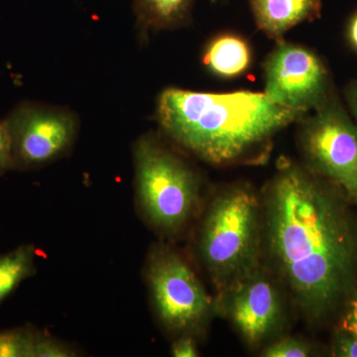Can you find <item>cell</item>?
Segmentation results:
<instances>
[{"instance_id": "cell-23", "label": "cell", "mask_w": 357, "mask_h": 357, "mask_svg": "<svg viewBox=\"0 0 357 357\" xmlns=\"http://www.w3.org/2000/svg\"><path fill=\"white\" fill-rule=\"evenodd\" d=\"M211 2H217L218 0H211Z\"/></svg>"}, {"instance_id": "cell-5", "label": "cell", "mask_w": 357, "mask_h": 357, "mask_svg": "<svg viewBox=\"0 0 357 357\" xmlns=\"http://www.w3.org/2000/svg\"><path fill=\"white\" fill-rule=\"evenodd\" d=\"M299 145L307 169L331 178L357 199V126L328 98L299 121Z\"/></svg>"}, {"instance_id": "cell-19", "label": "cell", "mask_w": 357, "mask_h": 357, "mask_svg": "<svg viewBox=\"0 0 357 357\" xmlns=\"http://www.w3.org/2000/svg\"><path fill=\"white\" fill-rule=\"evenodd\" d=\"M333 356L357 357V335L340 330L333 347Z\"/></svg>"}, {"instance_id": "cell-13", "label": "cell", "mask_w": 357, "mask_h": 357, "mask_svg": "<svg viewBox=\"0 0 357 357\" xmlns=\"http://www.w3.org/2000/svg\"><path fill=\"white\" fill-rule=\"evenodd\" d=\"M36 248L23 244L0 256V303L18 286L36 273Z\"/></svg>"}, {"instance_id": "cell-7", "label": "cell", "mask_w": 357, "mask_h": 357, "mask_svg": "<svg viewBox=\"0 0 357 357\" xmlns=\"http://www.w3.org/2000/svg\"><path fill=\"white\" fill-rule=\"evenodd\" d=\"M268 98L289 109L310 112L331 98L328 74L321 59L303 45L282 40L263 64Z\"/></svg>"}, {"instance_id": "cell-1", "label": "cell", "mask_w": 357, "mask_h": 357, "mask_svg": "<svg viewBox=\"0 0 357 357\" xmlns=\"http://www.w3.org/2000/svg\"><path fill=\"white\" fill-rule=\"evenodd\" d=\"M262 222L270 258L307 319L328 318L357 285V237L342 199L285 161L270 181Z\"/></svg>"}, {"instance_id": "cell-2", "label": "cell", "mask_w": 357, "mask_h": 357, "mask_svg": "<svg viewBox=\"0 0 357 357\" xmlns=\"http://www.w3.org/2000/svg\"><path fill=\"white\" fill-rule=\"evenodd\" d=\"M309 112L272 102L264 93H202L167 89L157 119L168 137L213 165L256 161L280 131Z\"/></svg>"}, {"instance_id": "cell-9", "label": "cell", "mask_w": 357, "mask_h": 357, "mask_svg": "<svg viewBox=\"0 0 357 357\" xmlns=\"http://www.w3.org/2000/svg\"><path fill=\"white\" fill-rule=\"evenodd\" d=\"M218 301L245 342L253 347L264 342L280 326V295L260 266L234 282Z\"/></svg>"}, {"instance_id": "cell-18", "label": "cell", "mask_w": 357, "mask_h": 357, "mask_svg": "<svg viewBox=\"0 0 357 357\" xmlns=\"http://www.w3.org/2000/svg\"><path fill=\"white\" fill-rule=\"evenodd\" d=\"M344 303L347 307L340 323V330L357 335V285Z\"/></svg>"}, {"instance_id": "cell-16", "label": "cell", "mask_w": 357, "mask_h": 357, "mask_svg": "<svg viewBox=\"0 0 357 357\" xmlns=\"http://www.w3.org/2000/svg\"><path fill=\"white\" fill-rule=\"evenodd\" d=\"M75 352L68 345L43 333H37L34 347V357H70Z\"/></svg>"}, {"instance_id": "cell-6", "label": "cell", "mask_w": 357, "mask_h": 357, "mask_svg": "<svg viewBox=\"0 0 357 357\" xmlns=\"http://www.w3.org/2000/svg\"><path fill=\"white\" fill-rule=\"evenodd\" d=\"M152 302L161 323L178 335H192L210 314L213 303L194 270L167 248L150 253L146 267Z\"/></svg>"}, {"instance_id": "cell-21", "label": "cell", "mask_w": 357, "mask_h": 357, "mask_svg": "<svg viewBox=\"0 0 357 357\" xmlns=\"http://www.w3.org/2000/svg\"><path fill=\"white\" fill-rule=\"evenodd\" d=\"M345 100L357 126V82H352L344 89Z\"/></svg>"}, {"instance_id": "cell-14", "label": "cell", "mask_w": 357, "mask_h": 357, "mask_svg": "<svg viewBox=\"0 0 357 357\" xmlns=\"http://www.w3.org/2000/svg\"><path fill=\"white\" fill-rule=\"evenodd\" d=\"M37 333L25 328L0 332V357H34Z\"/></svg>"}, {"instance_id": "cell-12", "label": "cell", "mask_w": 357, "mask_h": 357, "mask_svg": "<svg viewBox=\"0 0 357 357\" xmlns=\"http://www.w3.org/2000/svg\"><path fill=\"white\" fill-rule=\"evenodd\" d=\"M196 0H134V13L145 31H161L183 26L191 17Z\"/></svg>"}, {"instance_id": "cell-22", "label": "cell", "mask_w": 357, "mask_h": 357, "mask_svg": "<svg viewBox=\"0 0 357 357\" xmlns=\"http://www.w3.org/2000/svg\"><path fill=\"white\" fill-rule=\"evenodd\" d=\"M347 37L351 46L357 51V13L354 14L347 27Z\"/></svg>"}, {"instance_id": "cell-15", "label": "cell", "mask_w": 357, "mask_h": 357, "mask_svg": "<svg viewBox=\"0 0 357 357\" xmlns=\"http://www.w3.org/2000/svg\"><path fill=\"white\" fill-rule=\"evenodd\" d=\"M265 357H307L312 356L311 345L295 337H284L267 347L262 352Z\"/></svg>"}, {"instance_id": "cell-8", "label": "cell", "mask_w": 357, "mask_h": 357, "mask_svg": "<svg viewBox=\"0 0 357 357\" xmlns=\"http://www.w3.org/2000/svg\"><path fill=\"white\" fill-rule=\"evenodd\" d=\"M14 169L31 170L69 151L77 121L69 110L33 102L17 105L6 119Z\"/></svg>"}, {"instance_id": "cell-3", "label": "cell", "mask_w": 357, "mask_h": 357, "mask_svg": "<svg viewBox=\"0 0 357 357\" xmlns=\"http://www.w3.org/2000/svg\"><path fill=\"white\" fill-rule=\"evenodd\" d=\"M262 204L251 188L231 185L213 199L202 225L199 255L218 297L259 267Z\"/></svg>"}, {"instance_id": "cell-17", "label": "cell", "mask_w": 357, "mask_h": 357, "mask_svg": "<svg viewBox=\"0 0 357 357\" xmlns=\"http://www.w3.org/2000/svg\"><path fill=\"white\" fill-rule=\"evenodd\" d=\"M13 169L14 166L10 137L6 121H0V176Z\"/></svg>"}, {"instance_id": "cell-20", "label": "cell", "mask_w": 357, "mask_h": 357, "mask_svg": "<svg viewBox=\"0 0 357 357\" xmlns=\"http://www.w3.org/2000/svg\"><path fill=\"white\" fill-rule=\"evenodd\" d=\"M172 356L175 357H196L199 356L196 342L192 335H181L172 345Z\"/></svg>"}, {"instance_id": "cell-11", "label": "cell", "mask_w": 357, "mask_h": 357, "mask_svg": "<svg viewBox=\"0 0 357 357\" xmlns=\"http://www.w3.org/2000/svg\"><path fill=\"white\" fill-rule=\"evenodd\" d=\"M206 69L220 79H236L250 70L253 53L248 40L236 33H220L206 44L203 55Z\"/></svg>"}, {"instance_id": "cell-4", "label": "cell", "mask_w": 357, "mask_h": 357, "mask_svg": "<svg viewBox=\"0 0 357 357\" xmlns=\"http://www.w3.org/2000/svg\"><path fill=\"white\" fill-rule=\"evenodd\" d=\"M134 163L138 201L150 223L167 234L185 227L198 206L196 172L152 134L136 142Z\"/></svg>"}, {"instance_id": "cell-10", "label": "cell", "mask_w": 357, "mask_h": 357, "mask_svg": "<svg viewBox=\"0 0 357 357\" xmlns=\"http://www.w3.org/2000/svg\"><path fill=\"white\" fill-rule=\"evenodd\" d=\"M258 29L268 38L280 42L286 33L319 18L321 0H249Z\"/></svg>"}]
</instances>
